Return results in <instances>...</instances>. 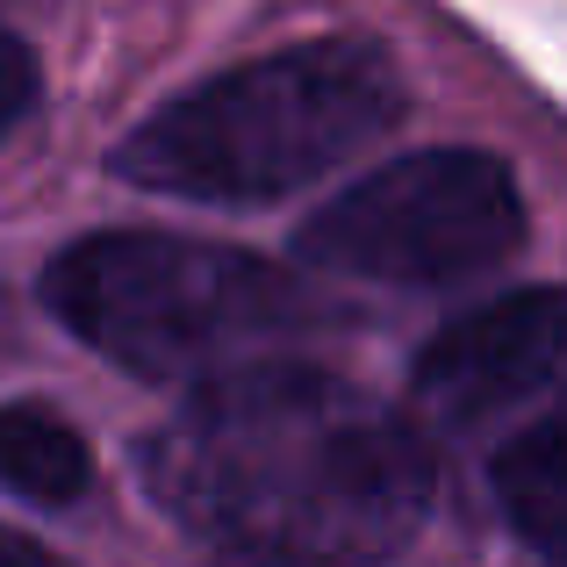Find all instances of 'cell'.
<instances>
[{
    "label": "cell",
    "instance_id": "3957f363",
    "mask_svg": "<svg viewBox=\"0 0 567 567\" xmlns=\"http://www.w3.org/2000/svg\"><path fill=\"white\" fill-rule=\"evenodd\" d=\"M37 295L109 367L187 388L251 360H288L302 338L338 331V302L280 266L173 230L80 237L43 266Z\"/></svg>",
    "mask_w": 567,
    "mask_h": 567
},
{
    "label": "cell",
    "instance_id": "8992f818",
    "mask_svg": "<svg viewBox=\"0 0 567 567\" xmlns=\"http://www.w3.org/2000/svg\"><path fill=\"white\" fill-rule=\"evenodd\" d=\"M496 511L546 567H567V410L532 416L503 453L488 460Z\"/></svg>",
    "mask_w": 567,
    "mask_h": 567
},
{
    "label": "cell",
    "instance_id": "277c9868",
    "mask_svg": "<svg viewBox=\"0 0 567 567\" xmlns=\"http://www.w3.org/2000/svg\"><path fill=\"white\" fill-rule=\"evenodd\" d=\"M525 187L496 152H410L295 223V266L367 288H460L525 251Z\"/></svg>",
    "mask_w": 567,
    "mask_h": 567
},
{
    "label": "cell",
    "instance_id": "52a82bcc",
    "mask_svg": "<svg viewBox=\"0 0 567 567\" xmlns=\"http://www.w3.org/2000/svg\"><path fill=\"white\" fill-rule=\"evenodd\" d=\"M0 467H8V488L22 503H80L86 482H94V460H86V439L72 424H58L37 402H14L8 424H0Z\"/></svg>",
    "mask_w": 567,
    "mask_h": 567
},
{
    "label": "cell",
    "instance_id": "6da1fadb",
    "mask_svg": "<svg viewBox=\"0 0 567 567\" xmlns=\"http://www.w3.org/2000/svg\"><path fill=\"white\" fill-rule=\"evenodd\" d=\"M137 482L181 532L245 567H388L439 503V453L331 367L251 360L158 416Z\"/></svg>",
    "mask_w": 567,
    "mask_h": 567
},
{
    "label": "cell",
    "instance_id": "7a4b0ae2",
    "mask_svg": "<svg viewBox=\"0 0 567 567\" xmlns=\"http://www.w3.org/2000/svg\"><path fill=\"white\" fill-rule=\"evenodd\" d=\"M410 115L402 65L367 37H309L173 94L109 152L123 187L251 208L374 152Z\"/></svg>",
    "mask_w": 567,
    "mask_h": 567
},
{
    "label": "cell",
    "instance_id": "ba28073f",
    "mask_svg": "<svg viewBox=\"0 0 567 567\" xmlns=\"http://www.w3.org/2000/svg\"><path fill=\"white\" fill-rule=\"evenodd\" d=\"M0 72H8V86H0V109H8V123H22V115L37 109V58H29L22 37L0 43Z\"/></svg>",
    "mask_w": 567,
    "mask_h": 567
},
{
    "label": "cell",
    "instance_id": "5b68a950",
    "mask_svg": "<svg viewBox=\"0 0 567 567\" xmlns=\"http://www.w3.org/2000/svg\"><path fill=\"white\" fill-rule=\"evenodd\" d=\"M410 402L445 439H474L525 410H567V288H511L453 317L416 352Z\"/></svg>",
    "mask_w": 567,
    "mask_h": 567
}]
</instances>
